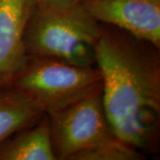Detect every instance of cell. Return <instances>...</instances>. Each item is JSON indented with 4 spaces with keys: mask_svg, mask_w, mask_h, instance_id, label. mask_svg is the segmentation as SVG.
I'll list each match as a JSON object with an SVG mask.
<instances>
[{
    "mask_svg": "<svg viewBox=\"0 0 160 160\" xmlns=\"http://www.w3.org/2000/svg\"><path fill=\"white\" fill-rule=\"evenodd\" d=\"M95 66L105 112L117 137L140 151H156L159 135V47L100 23Z\"/></svg>",
    "mask_w": 160,
    "mask_h": 160,
    "instance_id": "6da1fadb",
    "label": "cell"
},
{
    "mask_svg": "<svg viewBox=\"0 0 160 160\" xmlns=\"http://www.w3.org/2000/svg\"><path fill=\"white\" fill-rule=\"evenodd\" d=\"M100 22L81 3L66 8L35 6L24 35L27 56L58 59L78 66H95Z\"/></svg>",
    "mask_w": 160,
    "mask_h": 160,
    "instance_id": "7a4b0ae2",
    "label": "cell"
},
{
    "mask_svg": "<svg viewBox=\"0 0 160 160\" xmlns=\"http://www.w3.org/2000/svg\"><path fill=\"white\" fill-rule=\"evenodd\" d=\"M101 85L96 66H78L41 56H27L11 84L45 114L69 106Z\"/></svg>",
    "mask_w": 160,
    "mask_h": 160,
    "instance_id": "3957f363",
    "label": "cell"
},
{
    "mask_svg": "<svg viewBox=\"0 0 160 160\" xmlns=\"http://www.w3.org/2000/svg\"><path fill=\"white\" fill-rule=\"evenodd\" d=\"M48 118L56 160H70L75 154L117 137L105 112L102 85Z\"/></svg>",
    "mask_w": 160,
    "mask_h": 160,
    "instance_id": "277c9868",
    "label": "cell"
},
{
    "mask_svg": "<svg viewBox=\"0 0 160 160\" xmlns=\"http://www.w3.org/2000/svg\"><path fill=\"white\" fill-rule=\"evenodd\" d=\"M81 5L98 22L160 48V0H81Z\"/></svg>",
    "mask_w": 160,
    "mask_h": 160,
    "instance_id": "5b68a950",
    "label": "cell"
},
{
    "mask_svg": "<svg viewBox=\"0 0 160 160\" xmlns=\"http://www.w3.org/2000/svg\"><path fill=\"white\" fill-rule=\"evenodd\" d=\"M34 0H0V86H11L27 59L25 29Z\"/></svg>",
    "mask_w": 160,
    "mask_h": 160,
    "instance_id": "8992f818",
    "label": "cell"
},
{
    "mask_svg": "<svg viewBox=\"0 0 160 160\" xmlns=\"http://www.w3.org/2000/svg\"><path fill=\"white\" fill-rule=\"evenodd\" d=\"M0 160H56L47 116L0 143Z\"/></svg>",
    "mask_w": 160,
    "mask_h": 160,
    "instance_id": "52a82bcc",
    "label": "cell"
},
{
    "mask_svg": "<svg viewBox=\"0 0 160 160\" xmlns=\"http://www.w3.org/2000/svg\"><path fill=\"white\" fill-rule=\"evenodd\" d=\"M45 113L12 86H0V143L15 132L38 123Z\"/></svg>",
    "mask_w": 160,
    "mask_h": 160,
    "instance_id": "ba28073f",
    "label": "cell"
},
{
    "mask_svg": "<svg viewBox=\"0 0 160 160\" xmlns=\"http://www.w3.org/2000/svg\"><path fill=\"white\" fill-rule=\"evenodd\" d=\"M144 154L139 149L114 137L75 154L70 160H142Z\"/></svg>",
    "mask_w": 160,
    "mask_h": 160,
    "instance_id": "9c48e42d",
    "label": "cell"
},
{
    "mask_svg": "<svg viewBox=\"0 0 160 160\" xmlns=\"http://www.w3.org/2000/svg\"><path fill=\"white\" fill-rule=\"evenodd\" d=\"M35 5L43 8H66L81 3V0H34Z\"/></svg>",
    "mask_w": 160,
    "mask_h": 160,
    "instance_id": "30bf717a",
    "label": "cell"
}]
</instances>
